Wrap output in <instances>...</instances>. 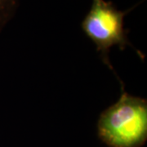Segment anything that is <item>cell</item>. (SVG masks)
I'll return each mask as SVG.
<instances>
[{
	"mask_svg": "<svg viewBox=\"0 0 147 147\" xmlns=\"http://www.w3.org/2000/svg\"><path fill=\"white\" fill-rule=\"evenodd\" d=\"M97 135L108 147H142L147 141V100L129 95L122 86L115 104L100 115Z\"/></svg>",
	"mask_w": 147,
	"mask_h": 147,
	"instance_id": "cell-1",
	"label": "cell"
},
{
	"mask_svg": "<svg viewBox=\"0 0 147 147\" xmlns=\"http://www.w3.org/2000/svg\"><path fill=\"white\" fill-rule=\"evenodd\" d=\"M125 11L118 10L111 2L93 0L91 9L82 22V29L94 42L104 63L113 70L109 53L111 47L118 46L123 50L130 46L124 30Z\"/></svg>",
	"mask_w": 147,
	"mask_h": 147,
	"instance_id": "cell-2",
	"label": "cell"
},
{
	"mask_svg": "<svg viewBox=\"0 0 147 147\" xmlns=\"http://www.w3.org/2000/svg\"><path fill=\"white\" fill-rule=\"evenodd\" d=\"M19 0H0V33L16 12Z\"/></svg>",
	"mask_w": 147,
	"mask_h": 147,
	"instance_id": "cell-3",
	"label": "cell"
}]
</instances>
